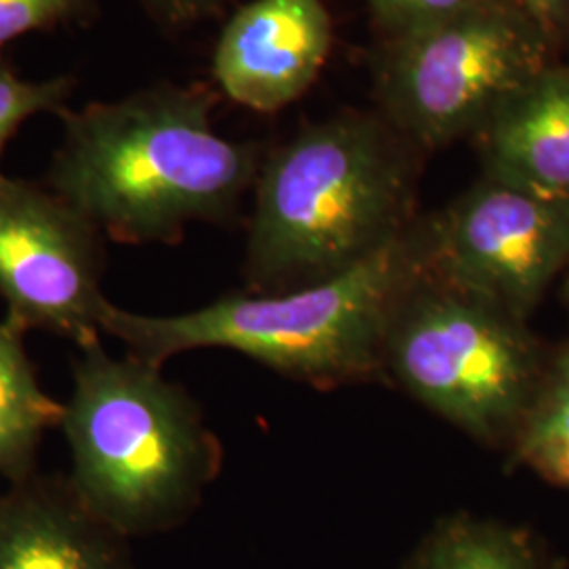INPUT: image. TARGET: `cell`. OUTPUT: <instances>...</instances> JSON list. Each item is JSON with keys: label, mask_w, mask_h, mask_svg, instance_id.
I'll return each instance as SVG.
<instances>
[{"label": "cell", "mask_w": 569, "mask_h": 569, "mask_svg": "<svg viewBox=\"0 0 569 569\" xmlns=\"http://www.w3.org/2000/svg\"><path fill=\"white\" fill-rule=\"evenodd\" d=\"M213 103L203 84H157L68 108L44 186L119 243H178L194 222H226L262 154L216 131Z\"/></svg>", "instance_id": "obj_1"}, {"label": "cell", "mask_w": 569, "mask_h": 569, "mask_svg": "<svg viewBox=\"0 0 569 569\" xmlns=\"http://www.w3.org/2000/svg\"><path fill=\"white\" fill-rule=\"evenodd\" d=\"M422 220L363 262L319 283L274 293H228L182 315H140L108 302L102 333L163 367L197 348H226L310 387L387 378L388 329L409 291L427 277Z\"/></svg>", "instance_id": "obj_2"}, {"label": "cell", "mask_w": 569, "mask_h": 569, "mask_svg": "<svg viewBox=\"0 0 569 569\" xmlns=\"http://www.w3.org/2000/svg\"><path fill=\"white\" fill-rule=\"evenodd\" d=\"M411 148L388 121L342 114L264 157L253 183L247 289L326 281L401 237L416 222Z\"/></svg>", "instance_id": "obj_3"}, {"label": "cell", "mask_w": 569, "mask_h": 569, "mask_svg": "<svg viewBox=\"0 0 569 569\" xmlns=\"http://www.w3.org/2000/svg\"><path fill=\"white\" fill-rule=\"evenodd\" d=\"M60 428L68 483L127 540L182 523L222 470V443L163 367L112 357L102 340L77 348Z\"/></svg>", "instance_id": "obj_4"}, {"label": "cell", "mask_w": 569, "mask_h": 569, "mask_svg": "<svg viewBox=\"0 0 569 569\" xmlns=\"http://www.w3.org/2000/svg\"><path fill=\"white\" fill-rule=\"evenodd\" d=\"M387 376L479 443L512 446L547 371L526 321L425 277L385 342Z\"/></svg>", "instance_id": "obj_5"}, {"label": "cell", "mask_w": 569, "mask_h": 569, "mask_svg": "<svg viewBox=\"0 0 569 569\" xmlns=\"http://www.w3.org/2000/svg\"><path fill=\"white\" fill-rule=\"evenodd\" d=\"M549 37L509 0L392 37L380 74L388 122L416 148L479 133L498 106L547 68Z\"/></svg>", "instance_id": "obj_6"}, {"label": "cell", "mask_w": 569, "mask_h": 569, "mask_svg": "<svg viewBox=\"0 0 569 569\" xmlns=\"http://www.w3.org/2000/svg\"><path fill=\"white\" fill-rule=\"evenodd\" d=\"M422 226L428 277L521 321L569 264V203L488 176Z\"/></svg>", "instance_id": "obj_7"}, {"label": "cell", "mask_w": 569, "mask_h": 569, "mask_svg": "<svg viewBox=\"0 0 569 569\" xmlns=\"http://www.w3.org/2000/svg\"><path fill=\"white\" fill-rule=\"evenodd\" d=\"M102 232L41 183L0 173V298L4 319L77 348L102 336Z\"/></svg>", "instance_id": "obj_8"}, {"label": "cell", "mask_w": 569, "mask_h": 569, "mask_svg": "<svg viewBox=\"0 0 569 569\" xmlns=\"http://www.w3.org/2000/svg\"><path fill=\"white\" fill-rule=\"evenodd\" d=\"M331 39L323 0H251L226 21L213 77L232 102L277 112L317 81Z\"/></svg>", "instance_id": "obj_9"}, {"label": "cell", "mask_w": 569, "mask_h": 569, "mask_svg": "<svg viewBox=\"0 0 569 569\" xmlns=\"http://www.w3.org/2000/svg\"><path fill=\"white\" fill-rule=\"evenodd\" d=\"M0 569H136L127 538L63 477L32 475L0 493Z\"/></svg>", "instance_id": "obj_10"}, {"label": "cell", "mask_w": 569, "mask_h": 569, "mask_svg": "<svg viewBox=\"0 0 569 569\" xmlns=\"http://www.w3.org/2000/svg\"><path fill=\"white\" fill-rule=\"evenodd\" d=\"M477 138L488 178L569 203V63L533 74Z\"/></svg>", "instance_id": "obj_11"}, {"label": "cell", "mask_w": 569, "mask_h": 569, "mask_svg": "<svg viewBox=\"0 0 569 569\" xmlns=\"http://www.w3.org/2000/svg\"><path fill=\"white\" fill-rule=\"evenodd\" d=\"M28 331L0 321V475L16 483L37 472V453L49 428L60 427L63 403L42 390L26 352Z\"/></svg>", "instance_id": "obj_12"}, {"label": "cell", "mask_w": 569, "mask_h": 569, "mask_svg": "<svg viewBox=\"0 0 569 569\" xmlns=\"http://www.w3.org/2000/svg\"><path fill=\"white\" fill-rule=\"evenodd\" d=\"M403 569H563V563H547L526 529L460 512L430 529Z\"/></svg>", "instance_id": "obj_13"}, {"label": "cell", "mask_w": 569, "mask_h": 569, "mask_svg": "<svg viewBox=\"0 0 569 569\" xmlns=\"http://www.w3.org/2000/svg\"><path fill=\"white\" fill-rule=\"evenodd\" d=\"M512 458L569 489V346L550 363L542 390L512 441Z\"/></svg>", "instance_id": "obj_14"}, {"label": "cell", "mask_w": 569, "mask_h": 569, "mask_svg": "<svg viewBox=\"0 0 569 569\" xmlns=\"http://www.w3.org/2000/svg\"><path fill=\"white\" fill-rule=\"evenodd\" d=\"M77 87V79L61 74L47 81L21 79L0 51V159L9 140L18 133L21 122L41 112L60 117L68 110V100ZM2 173V171H0Z\"/></svg>", "instance_id": "obj_15"}, {"label": "cell", "mask_w": 569, "mask_h": 569, "mask_svg": "<svg viewBox=\"0 0 569 569\" xmlns=\"http://www.w3.org/2000/svg\"><path fill=\"white\" fill-rule=\"evenodd\" d=\"M98 13V0H0V49L32 32L89 23Z\"/></svg>", "instance_id": "obj_16"}, {"label": "cell", "mask_w": 569, "mask_h": 569, "mask_svg": "<svg viewBox=\"0 0 569 569\" xmlns=\"http://www.w3.org/2000/svg\"><path fill=\"white\" fill-rule=\"evenodd\" d=\"M376 18L392 37H403L413 30L449 20L477 4L479 0H367Z\"/></svg>", "instance_id": "obj_17"}, {"label": "cell", "mask_w": 569, "mask_h": 569, "mask_svg": "<svg viewBox=\"0 0 569 569\" xmlns=\"http://www.w3.org/2000/svg\"><path fill=\"white\" fill-rule=\"evenodd\" d=\"M150 18L163 26H186L216 13L226 0H140Z\"/></svg>", "instance_id": "obj_18"}, {"label": "cell", "mask_w": 569, "mask_h": 569, "mask_svg": "<svg viewBox=\"0 0 569 569\" xmlns=\"http://www.w3.org/2000/svg\"><path fill=\"white\" fill-rule=\"evenodd\" d=\"M547 37H555L569 18V0H509Z\"/></svg>", "instance_id": "obj_19"}, {"label": "cell", "mask_w": 569, "mask_h": 569, "mask_svg": "<svg viewBox=\"0 0 569 569\" xmlns=\"http://www.w3.org/2000/svg\"><path fill=\"white\" fill-rule=\"evenodd\" d=\"M568 300H569V283H568Z\"/></svg>", "instance_id": "obj_20"}]
</instances>
